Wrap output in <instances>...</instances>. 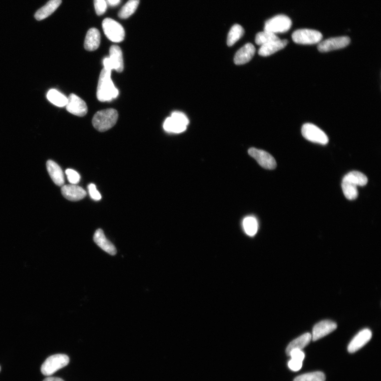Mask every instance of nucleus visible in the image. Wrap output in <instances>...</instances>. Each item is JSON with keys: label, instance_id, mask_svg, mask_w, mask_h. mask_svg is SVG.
I'll list each match as a JSON object with an SVG mask.
<instances>
[{"label": "nucleus", "instance_id": "nucleus-9", "mask_svg": "<svg viewBox=\"0 0 381 381\" xmlns=\"http://www.w3.org/2000/svg\"><path fill=\"white\" fill-rule=\"evenodd\" d=\"M292 21L288 17L280 15L266 21L264 31L274 34L285 33L290 30Z\"/></svg>", "mask_w": 381, "mask_h": 381}, {"label": "nucleus", "instance_id": "nucleus-2", "mask_svg": "<svg viewBox=\"0 0 381 381\" xmlns=\"http://www.w3.org/2000/svg\"><path fill=\"white\" fill-rule=\"evenodd\" d=\"M118 118V113L114 109L100 110L96 113L93 119L95 128L100 132L107 131L114 127Z\"/></svg>", "mask_w": 381, "mask_h": 381}, {"label": "nucleus", "instance_id": "nucleus-22", "mask_svg": "<svg viewBox=\"0 0 381 381\" xmlns=\"http://www.w3.org/2000/svg\"><path fill=\"white\" fill-rule=\"evenodd\" d=\"M312 340V336L310 333H306L295 339L287 346L286 349V354L288 356L293 349L302 350L307 347Z\"/></svg>", "mask_w": 381, "mask_h": 381}, {"label": "nucleus", "instance_id": "nucleus-16", "mask_svg": "<svg viewBox=\"0 0 381 381\" xmlns=\"http://www.w3.org/2000/svg\"><path fill=\"white\" fill-rule=\"evenodd\" d=\"M256 49L254 46L248 43L237 52L234 57V63L237 65H243L249 62L255 55Z\"/></svg>", "mask_w": 381, "mask_h": 381}, {"label": "nucleus", "instance_id": "nucleus-20", "mask_svg": "<svg viewBox=\"0 0 381 381\" xmlns=\"http://www.w3.org/2000/svg\"><path fill=\"white\" fill-rule=\"evenodd\" d=\"M47 171L55 184L62 187L64 185V175L61 167L52 160L47 162Z\"/></svg>", "mask_w": 381, "mask_h": 381}, {"label": "nucleus", "instance_id": "nucleus-38", "mask_svg": "<svg viewBox=\"0 0 381 381\" xmlns=\"http://www.w3.org/2000/svg\"><path fill=\"white\" fill-rule=\"evenodd\" d=\"M1 366H0V372H1Z\"/></svg>", "mask_w": 381, "mask_h": 381}, {"label": "nucleus", "instance_id": "nucleus-14", "mask_svg": "<svg viewBox=\"0 0 381 381\" xmlns=\"http://www.w3.org/2000/svg\"><path fill=\"white\" fill-rule=\"evenodd\" d=\"M372 336L371 331L369 329H365L360 331L349 344V351L350 353H353L361 349L370 341Z\"/></svg>", "mask_w": 381, "mask_h": 381}, {"label": "nucleus", "instance_id": "nucleus-36", "mask_svg": "<svg viewBox=\"0 0 381 381\" xmlns=\"http://www.w3.org/2000/svg\"><path fill=\"white\" fill-rule=\"evenodd\" d=\"M109 5L111 6H116L120 4L121 0H107Z\"/></svg>", "mask_w": 381, "mask_h": 381}, {"label": "nucleus", "instance_id": "nucleus-6", "mask_svg": "<svg viewBox=\"0 0 381 381\" xmlns=\"http://www.w3.org/2000/svg\"><path fill=\"white\" fill-rule=\"evenodd\" d=\"M110 56L103 60L104 69L112 71L114 69L117 72H122L124 70V59L122 49L119 46L112 45L110 48Z\"/></svg>", "mask_w": 381, "mask_h": 381}, {"label": "nucleus", "instance_id": "nucleus-29", "mask_svg": "<svg viewBox=\"0 0 381 381\" xmlns=\"http://www.w3.org/2000/svg\"><path fill=\"white\" fill-rule=\"evenodd\" d=\"M280 38L271 32L264 31L260 32L256 34L255 37V42L258 45L262 46L269 42L279 40Z\"/></svg>", "mask_w": 381, "mask_h": 381}, {"label": "nucleus", "instance_id": "nucleus-34", "mask_svg": "<svg viewBox=\"0 0 381 381\" xmlns=\"http://www.w3.org/2000/svg\"><path fill=\"white\" fill-rule=\"evenodd\" d=\"M288 356H291V359L297 360V361L303 362L305 357V354L302 350L293 349L290 352Z\"/></svg>", "mask_w": 381, "mask_h": 381}, {"label": "nucleus", "instance_id": "nucleus-10", "mask_svg": "<svg viewBox=\"0 0 381 381\" xmlns=\"http://www.w3.org/2000/svg\"><path fill=\"white\" fill-rule=\"evenodd\" d=\"M350 42V39L348 36L331 38L320 42L318 49L321 53L329 52L345 48Z\"/></svg>", "mask_w": 381, "mask_h": 381}, {"label": "nucleus", "instance_id": "nucleus-18", "mask_svg": "<svg viewBox=\"0 0 381 381\" xmlns=\"http://www.w3.org/2000/svg\"><path fill=\"white\" fill-rule=\"evenodd\" d=\"M288 44L286 39L273 41L264 45L261 46L258 51V54L261 56L267 57L277 53L285 48Z\"/></svg>", "mask_w": 381, "mask_h": 381}, {"label": "nucleus", "instance_id": "nucleus-24", "mask_svg": "<svg viewBox=\"0 0 381 381\" xmlns=\"http://www.w3.org/2000/svg\"><path fill=\"white\" fill-rule=\"evenodd\" d=\"M343 181L352 183L355 186L363 187L368 183V179L363 173L358 171H352L346 175Z\"/></svg>", "mask_w": 381, "mask_h": 381}, {"label": "nucleus", "instance_id": "nucleus-3", "mask_svg": "<svg viewBox=\"0 0 381 381\" xmlns=\"http://www.w3.org/2000/svg\"><path fill=\"white\" fill-rule=\"evenodd\" d=\"M189 121L187 116L179 111L172 113L171 117L167 118L164 123V130L170 133H179L187 128Z\"/></svg>", "mask_w": 381, "mask_h": 381}, {"label": "nucleus", "instance_id": "nucleus-35", "mask_svg": "<svg viewBox=\"0 0 381 381\" xmlns=\"http://www.w3.org/2000/svg\"><path fill=\"white\" fill-rule=\"evenodd\" d=\"M288 368L293 371H299L302 366V362L291 359L288 363Z\"/></svg>", "mask_w": 381, "mask_h": 381}, {"label": "nucleus", "instance_id": "nucleus-11", "mask_svg": "<svg viewBox=\"0 0 381 381\" xmlns=\"http://www.w3.org/2000/svg\"><path fill=\"white\" fill-rule=\"evenodd\" d=\"M249 154L257 160L261 166L265 169H273L277 167L276 160L269 153L255 148H251L249 150Z\"/></svg>", "mask_w": 381, "mask_h": 381}, {"label": "nucleus", "instance_id": "nucleus-1", "mask_svg": "<svg viewBox=\"0 0 381 381\" xmlns=\"http://www.w3.org/2000/svg\"><path fill=\"white\" fill-rule=\"evenodd\" d=\"M111 72L103 69L98 79L97 98L101 102L110 101L117 97L119 91L113 83Z\"/></svg>", "mask_w": 381, "mask_h": 381}, {"label": "nucleus", "instance_id": "nucleus-21", "mask_svg": "<svg viewBox=\"0 0 381 381\" xmlns=\"http://www.w3.org/2000/svg\"><path fill=\"white\" fill-rule=\"evenodd\" d=\"M62 2V0H50L36 12L34 15L35 18L38 21L47 18L57 10Z\"/></svg>", "mask_w": 381, "mask_h": 381}, {"label": "nucleus", "instance_id": "nucleus-7", "mask_svg": "<svg viewBox=\"0 0 381 381\" xmlns=\"http://www.w3.org/2000/svg\"><path fill=\"white\" fill-rule=\"evenodd\" d=\"M322 37L320 32L309 29L298 30L292 34V38L295 43L300 45L319 44Z\"/></svg>", "mask_w": 381, "mask_h": 381}, {"label": "nucleus", "instance_id": "nucleus-31", "mask_svg": "<svg viewBox=\"0 0 381 381\" xmlns=\"http://www.w3.org/2000/svg\"><path fill=\"white\" fill-rule=\"evenodd\" d=\"M67 179L70 184L76 185L81 180L80 174L72 169H67L65 171Z\"/></svg>", "mask_w": 381, "mask_h": 381}, {"label": "nucleus", "instance_id": "nucleus-8", "mask_svg": "<svg viewBox=\"0 0 381 381\" xmlns=\"http://www.w3.org/2000/svg\"><path fill=\"white\" fill-rule=\"evenodd\" d=\"M302 135L310 142L325 145L329 142V138L318 127L307 123L303 125L301 129Z\"/></svg>", "mask_w": 381, "mask_h": 381}, {"label": "nucleus", "instance_id": "nucleus-17", "mask_svg": "<svg viewBox=\"0 0 381 381\" xmlns=\"http://www.w3.org/2000/svg\"><path fill=\"white\" fill-rule=\"evenodd\" d=\"M94 239L96 244L102 250L111 255H116L117 250L115 246L106 238L102 229H98L95 231Z\"/></svg>", "mask_w": 381, "mask_h": 381}, {"label": "nucleus", "instance_id": "nucleus-19", "mask_svg": "<svg viewBox=\"0 0 381 381\" xmlns=\"http://www.w3.org/2000/svg\"><path fill=\"white\" fill-rule=\"evenodd\" d=\"M101 41V34L99 31L96 28H91L87 33L84 41V48L88 51H95L99 47Z\"/></svg>", "mask_w": 381, "mask_h": 381}, {"label": "nucleus", "instance_id": "nucleus-33", "mask_svg": "<svg viewBox=\"0 0 381 381\" xmlns=\"http://www.w3.org/2000/svg\"><path fill=\"white\" fill-rule=\"evenodd\" d=\"M89 192L92 199L95 201H99L101 199V195L98 191L96 186L92 183L88 187Z\"/></svg>", "mask_w": 381, "mask_h": 381}, {"label": "nucleus", "instance_id": "nucleus-25", "mask_svg": "<svg viewBox=\"0 0 381 381\" xmlns=\"http://www.w3.org/2000/svg\"><path fill=\"white\" fill-rule=\"evenodd\" d=\"M140 0H129L118 13L120 18L126 19L130 17L136 11Z\"/></svg>", "mask_w": 381, "mask_h": 381}, {"label": "nucleus", "instance_id": "nucleus-4", "mask_svg": "<svg viewBox=\"0 0 381 381\" xmlns=\"http://www.w3.org/2000/svg\"><path fill=\"white\" fill-rule=\"evenodd\" d=\"M69 362V358L65 354H56L49 357L41 365V372L45 376H51L59 370L64 368Z\"/></svg>", "mask_w": 381, "mask_h": 381}, {"label": "nucleus", "instance_id": "nucleus-23", "mask_svg": "<svg viewBox=\"0 0 381 381\" xmlns=\"http://www.w3.org/2000/svg\"><path fill=\"white\" fill-rule=\"evenodd\" d=\"M47 97L49 101L59 107H65L68 102V98L55 89L49 90Z\"/></svg>", "mask_w": 381, "mask_h": 381}, {"label": "nucleus", "instance_id": "nucleus-37", "mask_svg": "<svg viewBox=\"0 0 381 381\" xmlns=\"http://www.w3.org/2000/svg\"><path fill=\"white\" fill-rule=\"evenodd\" d=\"M43 381H64L63 379L55 377L46 378Z\"/></svg>", "mask_w": 381, "mask_h": 381}, {"label": "nucleus", "instance_id": "nucleus-27", "mask_svg": "<svg viewBox=\"0 0 381 381\" xmlns=\"http://www.w3.org/2000/svg\"><path fill=\"white\" fill-rule=\"evenodd\" d=\"M342 187L344 195L347 199L353 200L357 198L358 193L356 186L350 182L343 180Z\"/></svg>", "mask_w": 381, "mask_h": 381}, {"label": "nucleus", "instance_id": "nucleus-5", "mask_svg": "<svg viewBox=\"0 0 381 381\" xmlns=\"http://www.w3.org/2000/svg\"><path fill=\"white\" fill-rule=\"evenodd\" d=\"M104 33L110 40L114 42L123 41L125 37L124 27L117 21L111 18H105L102 22Z\"/></svg>", "mask_w": 381, "mask_h": 381}, {"label": "nucleus", "instance_id": "nucleus-26", "mask_svg": "<svg viewBox=\"0 0 381 381\" xmlns=\"http://www.w3.org/2000/svg\"><path fill=\"white\" fill-rule=\"evenodd\" d=\"M244 34V28L239 25L233 26L228 35L227 45L228 46L234 45L236 42L241 39Z\"/></svg>", "mask_w": 381, "mask_h": 381}, {"label": "nucleus", "instance_id": "nucleus-15", "mask_svg": "<svg viewBox=\"0 0 381 381\" xmlns=\"http://www.w3.org/2000/svg\"><path fill=\"white\" fill-rule=\"evenodd\" d=\"M64 197L69 201H78L87 196V192L82 188L74 185L63 186L61 189Z\"/></svg>", "mask_w": 381, "mask_h": 381}, {"label": "nucleus", "instance_id": "nucleus-12", "mask_svg": "<svg viewBox=\"0 0 381 381\" xmlns=\"http://www.w3.org/2000/svg\"><path fill=\"white\" fill-rule=\"evenodd\" d=\"M66 107L67 110L70 114L79 117L86 116L88 110L86 102L74 94L70 95L68 97Z\"/></svg>", "mask_w": 381, "mask_h": 381}, {"label": "nucleus", "instance_id": "nucleus-13", "mask_svg": "<svg viewBox=\"0 0 381 381\" xmlns=\"http://www.w3.org/2000/svg\"><path fill=\"white\" fill-rule=\"evenodd\" d=\"M337 324L330 320H323L316 324L313 328L312 340L314 341L332 333L337 328Z\"/></svg>", "mask_w": 381, "mask_h": 381}, {"label": "nucleus", "instance_id": "nucleus-32", "mask_svg": "<svg viewBox=\"0 0 381 381\" xmlns=\"http://www.w3.org/2000/svg\"><path fill=\"white\" fill-rule=\"evenodd\" d=\"M94 4L97 15L101 16L107 11V3L105 0H94Z\"/></svg>", "mask_w": 381, "mask_h": 381}, {"label": "nucleus", "instance_id": "nucleus-28", "mask_svg": "<svg viewBox=\"0 0 381 381\" xmlns=\"http://www.w3.org/2000/svg\"><path fill=\"white\" fill-rule=\"evenodd\" d=\"M243 226L247 235L255 236L258 230V222L256 219L253 217H246L243 221Z\"/></svg>", "mask_w": 381, "mask_h": 381}, {"label": "nucleus", "instance_id": "nucleus-30", "mask_svg": "<svg viewBox=\"0 0 381 381\" xmlns=\"http://www.w3.org/2000/svg\"><path fill=\"white\" fill-rule=\"evenodd\" d=\"M326 377L321 372L304 374L296 377L294 381H325Z\"/></svg>", "mask_w": 381, "mask_h": 381}]
</instances>
